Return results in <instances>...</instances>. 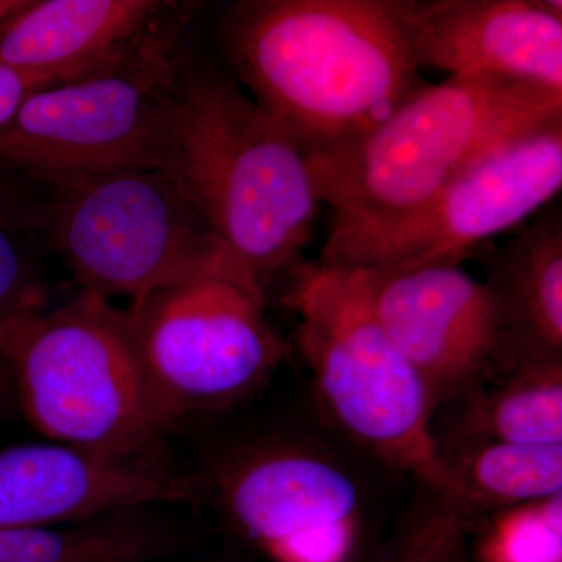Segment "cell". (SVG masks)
Listing matches in <instances>:
<instances>
[{
    "mask_svg": "<svg viewBox=\"0 0 562 562\" xmlns=\"http://www.w3.org/2000/svg\"><path fill=\"white\" fill-rule=\"evenodd\" d=\"M220 38L228 72L306 158L361 138L424 85L394 0H239Z\"/></svg>",
    "mask_w": 562,
    "mask_h": 562,
    "instance_id": "cell-1",
    "label": "cell"
},
{
    "mask_svg": "<svg viewBox=\"0 0 562 562\" xmlns=\"http://www.w3.org/2000/svg\"><path fill=\"white\" fill-rule=\"evenodd\" d=\"M155 168L261 284L292 268L316 220L308 158L206 55L177 47Z\"/></svg>",
    "mask_w": 562,
    "mask_h": 562,
    "instance_id": "cell-2",
    "label": "cell"
},
{
    "mask_svg": "<svg viewBox=\"0 0 562 562\" xmlns=\"http://www.w3.org/2000/svg\"><path fill=\"white\" fill-rule=\"evenodd\" d=\"M562 120V92L487 79L424 83L386 120L341 149L308 157L331 225L408 213L513 139Z\"/></svg>",
    "mask_w": 562,
    "mask_h": 562,
    "instance_id": "cell-3",
    "label": "cell"
},
{
    "mask_svg": "<svg viewBox=\"0 0 562 562\" xmlns=\"http://www.w3.org/2000/svg\"><path fill=\"white\" fill-rule=\"evenodd\" d=\"M0 358L22 413L52 442L144 458L173 425L144 371L124 310L95 292L0 321Z\"/></svg>",
    "mask_w": 562,
    "mask_h": 562,
    "instance_id": "cell-4",
    "label": "cell"
},
{
    "mask_svg": "<svg viewBox=\"0 0 562 562\" xmlns=\"http://www.w3.org/2000/svg\"><path fill=\"white\" fill-rule=\"evenodd\" d=\"M295 269L286 303L322 419L379 468L420 471L436 457L435 403L373 313L364 271Z\"/></svg>",
    "mask_w": 562,
    "mask_h": 562,
    "instance_id": "cell-5",
    "label": "cell"
},
{
    "mask_svg": "<svg viewBox=\"0 0 562 562\" xmlns=\"http://www.w3.org/2000/svg\"><path fill=\"white\" fill-rule=\"evenodd\" d=\"M369 462L324 422L232 443L205 486L228 528L272 562H366L379 541Z\"/></svg>",
    "mask_w": 562,
    "mask_h": 562,
    "instance_id": "cell-6",
    "label": "cell"
},
{
    "mask_svg": "<svg viewBox=\"0 0 562 562\" xmlns=\"http://www.w3.org/2000/svg\"><path fill=\"white\" fill-rule=\"evenodd\" d=\"M47 190L44 236L83 291L135 301L216 273L251 276L160 169H122Z\"/></svg>",
    "mask_w": 562,
    "mask_h": 562,
    "instance_id": "cell-7",
    "label": "cell"
},
{
    "mask_svg": "<svg viewBox=\"0 0 562 562\" xmlns=\"http://www.w3.org/2000/svg\"><path fill=\"white\" fill-rule=\"evenodd\" d=\"M124 312L172 424L243 402L269 382L290 350L266 316L265 288L247 273L162 288Z\"/></svg>",
    "mask_w": 562,
    "mask_h": 562,
    "instance_id": "cell-8",
    "label": "cell"
},
{
    "mask_svg": "<svg viewBox=\"0 0 562 562\" xmlns=\"http://www.w3.org/2000/svg\"><path fill=\"white\" fill-rule=\"evenodd\" d=\"M177 47L165 29L121 65L33 94L0 127V166L46 188L155 168Z\"/></svg>",
    "mask_w": 562,
    "mask_h": 562,
    "instance_id": "cell-9",
    "label": "cell"
},
{
    "mask_svg": "<svg viewBox=\"0 0 562 562\" xmlns=\"http://www.w3.org/2000/svg\"><path fill=\"white\" fill-rule=\"evenodd\" d=\"M562 188V120L513 139L398 216L331 225L322 265L371 269L460 265L475 247L522 224Z\"/></svg>",
    "mask_w": 562,
    "mask_h": 562,
    "instance_id": "cell-10",
    "label": "cell"
},
{
    "mask_svg": "<svg viewBox=\"0 0 562 562\" xmlns=\"http://www.w3.org/2000/svg\"><path fill=\"white\" fill-rule=\"evenodd\" d=\"M364 273L373 313L419 373L436 412L506 372L490 292L460 265L395 266Z\"/></svg>",
    "mask_w": 562,
    "mask_h": 562,
    "instance_id": "cell-11",
    "label": "cell"
},
{
    "mask_svg": "<svg viewBox=\"0 0 562 562\" xmlns=\"http://www.w3.org/2000/svg\"><path fill=\"white\" fill-rule=\"evenodd\" d=\"M366 562H472L484 520L509 503L562 492V446L436 453Z\"/></svg>",
    "mask_w": 562,
    "mask_h": 562,
    "instance_id": "cell-12",
    "label": "cell"
},
{
    "mask_svg": "<svg viewBox=\"0 0 562 562\" xmlns=\"http://www.w3.org/2000/svg\"><path fill=\"white\" fill-rule=\"evenodd\" d=\"M420 68L562 92L560 0H394Z\"/></svg>",
    "mask_w": 562,
    "mask_h": 562,
    "instance_id": "cell-13",
    "label": "cell"
},
{
    "mask_svg": "<svg viewBox=\"0 0 562 562\" xmlns=\"http://www.w3.org/2000/svg\"><path fill=\"white\" fill-rule=\"evenodd\" d=\"M195 494L190 476L149 458L103 457L58 442L0 452V530L88 522Z\"/></svg>",
    "mask_w": 562,
    "mask_h": 562,
    "instance_id": "cell-14",
    "label": "cell"
},
{
    "mask_svg": "<svg viewBox=\"0 0 562 562\" xmlns=\"http://www.w3.org/2000/svg\"><path fill=\"white\" fill-rule=\"evenodd\" d=\"M177 9L154 0H29L0 24V63L46 70L121 61L165 31Z\"/></svg>",
    "mask_w": 562,
    "mask_h": 562,
    "instance_id": "cell-15",
    "label": "cell"
},
{
    "mask_svg": "<svg viewBox=\"0 0 562 562\" xmlns=\"http://www.w3.org/2000/svg\"><path fill=\"white\" fill-rule=\"evenodd\" d=\"M487 292L501 324L506 371L562 362V216L549 206L487 260Z\"/></svg>",
    "mask_w": 562,
    "mask_h": 562,
    "instance_id": "cell-16",
    "label": "cell"
},
{
    "mask_svg": "<svg viewBox=\"0 0 562 562\" xmlns=\"http://www.w3.org/2000/svg\"><path fill=\"white\" fill-rule=\"evenodd\" d=\"M436 453L562 446V362H525L435 413Z\"/></svg>",
    "mask_w": 562,
    "mask_h": 562,
    "instance_id": "cell-17",
    "label": "cell"
},
{
    "mask_svg": "<svg viewBox=\"0 0 562 562\" xmlns=\"http://www.w3.org/2000/svg\"><path fill=\"white\" fill-rule=\"evenodd\" d=\"M177 538L146 509L47 528L0 530V562H151Z\"/></svg>",
    "mask_w": 562,
    "mask_h": 562,
    "instance_id": "cell-18",
    "label": "cell"
},
{
    "mask_svg": "<svg viewBox=\"0 0 562 562\" xmlns=\"http://www.w3.org/2000/svg\"><path fill=\"white\" fill-rule=\"evenodd\" d=\"M471 553L472 562H562V492L492 513Z\"/></svg>",
    "mask_w": 562,
    "mask_h": 562,
    "instance_id": "cell-19",
    "label": "cell"
},
{
    "mask_svg": "<svg viewBox=\"0 0 562 562\" xmlns=\"http://www.w3.org/2000/svg\"><path fill=\"white\" fill-rule=\"evenodd\" d=\"M33 236L35 233L0 227V321L46 308L47 288Z\"/></svg>",
    "mask_w": 562,
    "mask_h": 562,
    "instance_id": "cell-20",
    "label": "cell"
},
{
    "mask_svg": "<svg viewBox=\"0 0 562 562\" xmlns=\"http://www.w3.org/2000/svg\"><path fill=\"white\" fill-rule=\"evenodd\" d=\"M122 61L124 60L117 63L121 65ZM117 63L46 70L14 68L0 63V127L13 120L24 102L36 92L103 72L117 66Z\"/></svg>",
    "mask_w": 562,
    "mask_h": 562,
    "instance_id": "cell-21",
    "label": "cell"
},
{
    "mask_svg": "<svg viewBox=\"0 0 562 562\" xmlns=\"http://www.w3.org/2000/svg\"><path fill=\"white\" fill-rule=\"evenodd\" d=\"M49 190L13 169L0 166V227L46 231Z\"/></svg>",
    "mask_w": 562,
    "mask_h": 562,
    "instance_id": "cell-22",
    "label": "cell"
},
{
    "mask_svg": "<svg viewBox=\"0 0 562 562\" xmlns=\"http://www.w3.org/2000/svg\"><path fill=\"white\" fill-rule=\"evenodd\" d=\"M14 402H16V395H14L13 376H11L9 366L0 358V417Z\"/></svg>",
    "mask_w": 562,
    "mask_h": 562,
    "instance_id": "cell-23",
    "label": "cell"
},
{
    "mask_svg": "<svg viewBox=\"0 0 562 562\" xmlns=\"http://www.w3.org/2000/svg\"><path fill=\"white\" fill-rule=\"evenodd\" d=\"M29 0H0V24L24 9Z\"/></svg>",
    "mask_w": 562,
    "mask_h": 562,
    "instance_id": "cell-24",
    "label": "cell"
}]
</instances>
